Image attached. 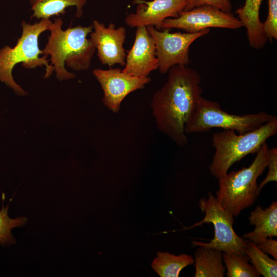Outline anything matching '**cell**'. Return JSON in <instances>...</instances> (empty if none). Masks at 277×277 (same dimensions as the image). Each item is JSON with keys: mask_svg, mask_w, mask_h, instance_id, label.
Masks as SVG:
<instances>
[{"mask_svg": "<svg viewBox=\"0 0 277 277\" xmlns=\"http://www.w3.org/2000/svg\"><path fill=\"white\" fill-rule=\"evenodd\" d=\"M243 27L239 19L231 13L224 12L208 5L182 11L177 17L166 19L162 29L172 28L195 33L210 28L237 29Z\"/></svg>", "mask_w": 277, "mask_h": 277, "instance_id": "obj_9", "label": "cell"}, {"mask_svg": "<svg viewBox=\"0 0 277 277\" xmlns=\"http://www.w3.org/2000/svg\"><path fill=\"white\" fill-rule=\"evenodd\" d=\"M222 251L200 246L194 254V277H223L226 268L222 261Z\"/></svg>", "mask_w": 277, "mask_h": 277, "instance_id": "obj_16", "label": "cell"}, {"mask_svg": "<svg viewBox=\"0 0 277 277\" xmlns=\"http://www.w3.org/2000/svg\"><path fill=\"white\" fill-rule=\"evenodd\" d=\"M257 247L267 254L272 255L277 260V241L267 238L256 244Z\"/></svg>", "mask_w": 277, "mask_h": 277, "instance_id": "obj_25", "label": "cell"}, {"mask_svg": "<svg viewBox=\"0 0 277 277\" xmlns=\"http://www.w3.org/2000/svg\"><path fill=\"white\" fill-rule=\"evenodd\" d=\"M186 4L184 11H188L194 8L204 5L214 7L228 13H231L232 8L230 0H186Z\"/></svg>", "mask_w": 277, "mask_h": 277, "instance_id": "obj_23", "label": "cell"}, {"mask_svg": "<svg viewBox=\"0 0 277 277\" xmlns=\"http://www.w3.org/2000/svg\"><path fill=\"white\" fill-rule=\"evenodd\" d=\"M223 259L228 277H259L260 275L252 265L248 263V255L234 252H224Z\"/></svg>", "mask_w": 277, "mask_h": 277, "instance_id": "obj_20", "label": "cell"}, {"mask_svg": "<svg viewBox=\"0 0 277 277\" xmlns=\"http://www.w3.org/2000/svg\"><path fill=\"white\" fill-rule=\"evenodd\" d=\"M92 73L103 91L104 105L114 113L120 111L122 102L128 95L144 89L151 81L149 76H132L118 68L106 70L95 69Z\"/></svg>", "mask_w": 277, "mask_h": 277, "instance_id": "obj_10", "label": "cell"}, {"mask_svg": "<svg viewBox=\"0 0 277 277\" xmlns=\"http://www.w3.org/2000/svg\"><path fill=\"white\" fill-rule=\"evenodd\" d=\"M277 133V117L259 128L237 135L233 130H224L212 134L215 152L209 166L212 175L219 179L226 174L235 163L249 154L256 153L269 137Z\"/></svg>", "mask_w": 277, "mask_h": 277, "instance_id": "obj_5", "label": "cell"}, {"mask_svg": "<svg viewBox=\"0 0 277 277\" xmlns=\"http://www.w3.org/2000/svg\"><path fill=\"white\" fill-rule=\"evenodd\" d=\"M193 263L194 259L190 255H176L168 252H158L151 266L161 277H178L184 268Z\"/></svg>", "mask_w": 277, "mask_h": 277, "instance_id": "obj_18", "label": "cell"}, {"mask_svg": "<svg viewBox=\"0 0 277 277\" xmlns=\"http://www.w3.org/2000/svg\"><path fill=\"white\" fill-rule=\"evenodd\" d=\"M158 69L153 39L147 27H136L131 48L127 52L123 71L136 77H147Z\"/></svg>", "mask_w": 277, "mask_h": 277, "instance_id": "obj_13", "label": "cell"}, {"mask_svg": "<svg viewBox=\"0 0 277 277\" xmlns=\"http://www.w3.org/2000/svg\"><path fill=\"white\" fill-rule=\"evenodd\" d=\"M267 167L268 168V173L259 185L261 190L269 182L277 181V148L276 147L268 149Z\"/></svg>", "mask_w": 277, "mask_h": 277, "instance_id": "obj_24", "label": "cell"}, {"mask_svg": "<svg viewBox=\"0 0 277 277\" xmlns=\"http://www.w3.org/2000/svg\"><path fill=\"white\" fill-rule=\"evenodd\" d=\"M249 223L254 226V229L245 233L243 238L248 239L255 244L267 238L277 236V202L273 201L266 209L257 206L249 216Z\"/></svg>", "mask_w": 277, "mask_h": 277, "instance_id": "obj_15", "label": "cell"}, {"mask_svg": "<svg viewBox=\"0 0 277 277\" xmlns=\"http://www.w3.org/2000/svg\"><path fill=\"white\" fill-rule=\"evenodd\" d=\"M245 241L246 254L259 274L264 277H276L277 260L270 258L251 241Z\"/></svg>", "mask_w": 277, "mask_h": 277, "instance_id": "obj_19", "label": "cell"}, {"mask_svg": "<svg viewBox=\"0 0 277 277\" xmlns=\"http://www.w3.org/2000/svg\"><path fill=\"white\" fill-rule=\"evenodd\" d=\"M268 149L266 142L249 166L217 179L219 189L215 197L221 207L234 217L252 206L259 195L261 190L256 181L267 167Z\"/></svg>", "mask_w": 277, "mask_h": 277, "instance_id": "obj_4", "label": "cell"}, {"mask_svg": "<svg viewBox=\"0 0 277 277\" xmlns=\"http://www.w3.org/2000/svg\"><path fill=\"white\" fill-rule=\"evenodd\" d=\"M168 72L167 82L153 94L150 107L159 130L182 147L188 142L185 126L203 93L201 76L187 66L175 65Z\"/></svg>", "mask_w": 277, "mask_h": 277, "instance_id": "obj_1", "label": "cell"}, {"mask_svg": "<svg viewBox=\"0 0 277 277\" xmlns=\"http://www.w3.org/2000/svg\"><path fill=\"white\" fill-rule=\"evenodd\" d=\"M268 11L263 23L265 33L270 41L277 39V0H268Z\"/></svg>", "mask_w": 277, "mask_h": 277, "instance_id": "obj_22", "label": "cell"}, {"mask_svg": "<svg viewBox=\"0 0 277 277\" xmlns=\"http://www.w3.org/2000/svg\"><path fill=\"white\" fill-rule=\"evenodd\" d=\"M63 22L56 17L48 26L50 35L42 55L50 56L56 78L60 81L73 79L75 75L66 70L68 67L76 71L89 68L96 51L91 39L87 36L92 31V25L77 26L66 30L62 28Z\"/></svg>", "mask_w": 277, "mask_h": 277, "instance_id": "obj_2", "label": "cell"}, {"mask_svg": "<svg viewBox=\"0 0 277 277\" xmlns=\"http://www.w3.org/2000/svg\"><path fill=\"white\" fill-rule=\"evenodd\" d=\"M8 206L0 209V244L5 245L15 242L11 230L25 224L27 219L25 217L11 219L8 215Z\"/></svg>", "mask_w": 277, "mask_h": 277, "instance_id": "obj_21", "label": "cell"}, {"mask_svg": "<svg viewBox=\"0 0 277 277\" xmlns=\"http://www.w3.org/2000/svg\"><path fill=\"white\" fill-rule=\"evenodd\" d=\"M91 25L93 30L89 34L90 39L95 47L101 64L109 67L116 64L125 66L126 54L123 45L126 38L125 28H116L112 23L106 26L96 19Z\"/></svg>", "mask_w": 277, "mask_h": 277, "instance_id": "obj_11", "label": "cell"}, {"mask_svg": "<svg viewBox=\"0 0 277 277\" xmlns=\"http://www.w3.org/2000/svg\"><path fill=\"white\" fill-rule=\"evenodd\" d=\"M137 4L136 11L125 18L126 25L131 28L153 26L161 30L164 21L177 17L184 10L186 0H133Z\"/></svg>", "mask_w": 277, "mask_h": 277, "instance_id": "obj_12", "label": "cell"}, {"mask_svg": "<svg viewBox=\"0 0 277 277\" xmlns=\"http://www.w3.org/2000/svg\"><path fill=\"white\" fill-rule=\"evenodd\" d=\"M275 116L263 111L242 115L230 114L222 109L216 102L201 96L184 130L185 133H202L213 128H221L244 134L259 128Z\"/></svg>", "mask_w": 277, "mask_h": 277, "instance_id": "obj_6", "label": "cell"}, {"mask_svg": "<svg viewBox=\"0 0 277 277\" xmlns=\"http://www.w3.org/2000/svg\"><path fill=\"white\" fill-rule=\"evenodd\" d=\"M199 205L201 210L205 213L204 218L183 230L189 229L205 223H212L214 227V236L208 243L193 241L192 244L193 246H203L223 252L247 255L245 240L239 236L233 229L234 217L221 207L216 197L211 192H209L207 198L204 197L200 199Z\"/></svg>", "mask_w": 277, "mask_h": 277, "instance_id": "obj_7", "label": "cell"}, {"mask_svg": "<svg viewBox=\"0 0 277 277\" xmlns=\"http://www.w3.org/2000/svg\"><path fill=\"white\" fill-rule=\"evenodd\" d=\"M51 22L50 19H42L33 24L22 21V34L15 46L12 48L6 45L0 49V82L11 88L18 96H25L27 92L13 79L12 70L16 64L22 63L26 69L44 66L45 78L50 77L54 71L53 66L49 63V60L47 59L48 56H40L42 50L38 46L39 36L48 30Z\"/></svg>", "mask_w": 277, "mask_h": 277, "instance_id": "obj_3", "label": "cell"}, {"mask_svg": "<svg viewBox=\"0 0 277 277\" xmlns=\"http://www.w3.org/2000/svg\"><path fill=\"white\" fill-rule=\"evenodd\" d=\"M263 0H245L244 5L238 8V19L246 29L250 46L255 49L264 47L268 40L260 19V9Z\"/></svg>", "mask_w": 277, "mask_h": 277, "instance_id": "obj_14", "label": "cell"}, {"mask_svg": "<svg viewBox=\"0 0 277 277\" xmlns=\"http://www.w3.org/2000/svg\"><path fill=\"white\" fill-rule=\"evenodd\" d=\"M87 0H29L31 10L33 12L31 17L38 19H49L52 16L64 15L66 9L69 7L76 8L75 16L82 17L83 8Z\"/></svg>", "mask_w": 277, "mask_h": 277, "instance_id": "obj_17", "label": "cell"}, {"mask_svg": "<svg viewBox=\"0 0 277 277\" xmlns=\"http://www.w3.org/2000/svg\"><path fill=\"white\" fill-rule=\"evenodd\" d=\"M154 42L158 60V70L165 74L175 65L187 66L190 62V45L197 38L207 35L209 29L195 33H170L168 29L159 30L153 26L147 27Z\"/></svg>", "mask_w": 277, "mask_h": 277, "instance_id": "obj_8", "label": "cell"}]
</instances>
